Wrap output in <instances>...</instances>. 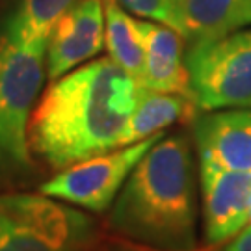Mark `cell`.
<instances>
[{
    "label": "cell",
    "instance_id": "obj_10",
    "mask_svg": "<svg viewBox=\"0 0 251 251\" xmlns=\"http://www.w3.org/2000/svg\"><path fill=\"white\" fill-rule=\"evenodd\" d=\"M145 52L142 86L149 90L182 93L192 97L190 76L182 54V36L156 21H138Z\"/></svg>",
    "mask_w": 251,
    "mask_h": 251
},
{
    "label": "cell",
    "instance_id": "obj_15",
    "mask_svg": "<svg viewBox=\"0 0 251 251\" xmlns=\"http://www.w3.org/2000/svg\"><path fill=\"white\" fill-rule=\"evenodd\" d=\"M128 13L144 19H151L177 30V17L173 9V0H117ZM179 32V30H177Z\"/></svg>",
    "mask_w": 251,
    "mask_h": 251
},
{
    "label": "cell",
    "instance_id": "obj_1",
    "mask_svg": "<svg viewBox=\"0 0 251 251\" xmlns=\"http://www.w3.org/2000/svg\"><path fill=\"white\" fill-rule=\"evenodd\" d=\"M140 82L110 56L52 80L28 125L30 149L54 170L121 147Z\"/></svg>",
    "mask_w": 251,
    "mask_h": 251
},
{
    "label": "cell",
    "instance_id": "obj_12",
    "mask_svg": "<svg viewBox=\"0 0 251 251\" xmlns=\"http://www.w3.org/2000/svg\"><path fill=\"white\" fill-rule=\"evenodd\" d=\"M196 110L198 106L188 95L156 91L142 86L138 102L123 132L121 147L160 134L166 126L173 125L180 119H194Z\"/></svg>",
    "mask_w": 251,
    "mask_h": 251
},
{
    "label": "cell",
    "instance_id": "obj_16",
    "mask_svg": "<svg viewBox=\"0 0 251 251\" xmlns=\"http://www.w3.org/2000/svg\"><path fill=\"white\" fill-rule=\"evenodd\" d=\"M106 251H164V250H156V248L145 246V244H138L134 240L116 236V238H110L108 240Z\"/></svg>",
    "mask_w": 251,
    "mask_h": 251
},
{
    "label": "cell",
    "instance_id": "obj_2",
    "mask_svg": "<svg viewBox=\"0 0 251 251\" xmlns=\"http://www.w3.org/2000/svg\"><path fill=\"white\" fill-rule=\"evenodd\" d=\"M196 168L186 136H162L110 208L108 229L164 251H198Z\"/></svg>",
    "mask_w": 251,
    "mask_h": 251
},
{
    "label": "cell",
    "instance_id": "obj_5",
    "mask_svg": "<svg viewBox=\"0 0 251 251\" xmlns=\"http://www.w3.org/2000/svg\"><path fill=\"white\" fill-rule=\"evenodd\" d=\"M184 62L199 110L251 108V28L192 43Z\"/></svg>",
    "mask_w": 251,
    "mask_h": 251
},
{
    "label": "cell",
    "instance_id": "obj_11",
    "mask_svg": "<svg viewBox=\"0 0 251 251\" xmlns=\"http://www.w3.org/2000/svg\"><path fill=\"white\" fill-rule=\"evenodd\" d=\"M177 30L190 43L251 26V0H173Z\"/></svg>",
    "mask_w": 251,
    "mask_h": 251
},
{
    "label": "cell",
    "instance_id": "obj_18",
    "mask_svg": "<svg viewBox=\"0 0 251 251\" xmlns=\"http://www.w3.org/2000/svg\"><path fill=\"white\" fill-rule=\"evenodd\" d=\"M4 229H6V216H4L2 208H0V238H2V234H4Z\"/></svg>",
    "mask_w": 251,
    "mask_h": 251
},
{
    "label": "cell",
    "instance_id": "obj_3",
    "mask_svg": "<svg viewBox=\"0 0 251 251\" xmlns=\"http://www.w3.org/2000/svg\"><path fill=\"white\" fill-rule=\"evenodd\" d=\"M47 39L19 43L6 30L0 36V182L34 166L28 125L47 76Z\"/></svg>",
    "mask_w": 251,
    "mask_h": 251
},
{
    "label": "cell",
    "instance_id": "obj_6",
    "mask_svg": "<svg viewBox=\"0 0 251 251\" xmlns=\"http://www.w3.org/2000/svg\"><path fill=\"white\" fill-rule=\"evenodd\" d=\"M162 136L164 132L63 168L52 179L43 182L39 192L102 214L112 208L136 164Z\"/></svg>",
    "mask_w": 251,
    "mask_h": 251
},
{
    "label": "cell",
    "instance_id": "obj_13",
    "mask_svg": "<svg viewBox=\"0 0 251 251\" xmlns=\"http://www.w3.org/2000/svg\"><path fill=\"white\" fill-rule=\"evenodd\" d=\"M104 6V36L108 54L114 62L123 67L132 78H144L145 52L138 30V21L132 19L117 0H102Z\"/></svg>",
    "mask_w": 251,
    "mask_h": 251
},
{
    "label": "cell",
    "instance_id": "obj_17",
    "mask_svg": "<svg viewBox=\"0 0 251 251\" xmlns=\"http://www.w3.org/2000/svg\"><path fill=\"white\" fill-rule=\"evenodd\" d=\"M224 251H251V227L244 229Z\"/></svg>",
    "mask_w": 251,
    "mask_h": 251
},
{
    "label": "cell",
    "instance_id": "obj_19",
    "mask_svg": "<svg viewBox=\"0 0 251 251\" xmlns=\"http://www.w3.org/2000/svg\"><path fill=\"white\" fill-rule=\"evenodd\" d=\"M250 222H251V201H250Z\"/></svg>",
    "mask_w": 251,
    "mask_h": 251
},
{
    "label": "cell",
    "instance_id": "obj_4",
    "mask_svg": "<svg viewBox=\"0 0 251 251\" xmlns=\"http://www.w3.org/2000/svg\"><path fill=\"white\" fill-rule=\"evenodd\" d=\"M0 251H91L97 240L90 216L45 194H0Z\"/></svg>",
    "mask_w": 251,
    "mask_h": 251
},
{
    "label": "cell",
    "instance_id": "obj_8",
    "mask_svg": "<svg viewBox=\"0 0 251 251\" xmlns=\"http://www.w3.org/2000/svg\"><path fill=\"white\" fill-rule=\"evenodd\" d=\"M102 0H78L56 21L47 39V76H60L95 58L106 47Z\"/></svg>",
    "mask_w": 251,
    "mask_h": 251
},
{
    "label": "cell",
    "instance_id": "obj_9",
    "mask_svg": "<svg viewBox=\"0 0 251 251\" xmlns=\"http://www.w3.org/2000/svg\"><path fill=\"white\" fill-rule=\"evenodd\" d=\"M194 140L199 160L251 173V108H229L196 117Z\"/></svg>",
    "mask_w": 251,
    "mask_h": 251
},
{
    "label": "cell",
    "instance_id": "obj_7",
    "mask_svg": "<svg viewBox=\"0 0 251 251\" xmlns=\"http://www.w3.org/2000/svg\"><path fill=\"white\" fill-rule=\"evenodd\" d=\"M205 240L208 246L227 242L250 222L251 173L220 168L199 160Z\"/></svg>",
    "mask_w": 251,
    "mask_h": 251
},
{
    "label": "cell",
    "instance_id": "obj_14",
    "mask_svg": "<svg viewBox=\"0 0 251 251\" xmlns=\"http://www.w3.org/2000/svg\"><path fill=\"white\" fill-rule=\"evenodd\" d=\"M78 0H21L6 32L19 43L47 39L56 21Z\"/></svg>",
    "mask_w": 251,
    "mask_h": 251
}]
</instances>
